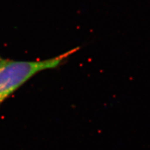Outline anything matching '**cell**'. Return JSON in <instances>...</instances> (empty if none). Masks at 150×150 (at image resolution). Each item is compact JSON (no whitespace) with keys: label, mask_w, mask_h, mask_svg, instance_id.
<instances>
[{"label":"cell","mask_w":150,"mask_h":150,"mask_svg":"<svg viewBox=\"0 0 150 150\" xmlns=\"http://www.w3.org/2000/svg\"><path fill=\"white\" fill-rule=\"evenodd\" d=\"M79 49V47H76L56 57L44 60H0V105L35 74L46 69L57 68Z\"/></svg>","instance_id":"6da1fadb"},{"label":"cell","mask_w":150,"mask_h":150,"mask_svg":"<svg viewBox=\"0 0 150 150\" xmlns=\"http://www.w3.org/2000/svg\"><path fill=\"white\" fill-rule=\"evenodd\" d=\"M1 58H0V60H1Z\"/></svg>","instance_id":"7a4b0ae2"}]
</instances>
